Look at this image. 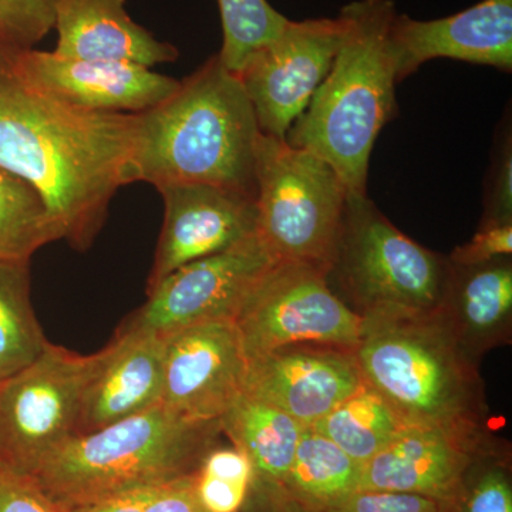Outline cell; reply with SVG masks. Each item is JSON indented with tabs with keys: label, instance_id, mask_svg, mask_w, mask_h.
Here are the masks:
<instances>
[{
	"label": "cell",
	"instance_id": "obj_1",
	"mask_svg": "<svg viewBox=\"0 0 512 512\" xmlns=\"http://www.w3.org/2000/svg\"><path fill=\"white\" fill-rule=\"evenodd\" d=\"M137 113L70 106L30 86L0 49V170L29 184L77 251L93 244L117 190L134 183Z\"/></svg>",
	"mask_w": 512,
	"mask_h": 512
},
{
	"label": "cell",
	"instance_id": "obj_2",
	"mask_svg": "<svg viewBox=\"0 0 512 512\" xmlns=\"http://www.w3.org/2000/svg\"><path fill=\"white\" fill-rule=\"evenodd\" d=\"M261 134L237 74L212 56L170 97L137 113L134 183L157 190L208 184L256 195Z\"/></svg>",
	"mask_w": 512,
	"mask_h": 512
},
{
	"label": "cell",
	"instance_id": "obj_3",
	"mask_svg": "<svg viewBox=\"0 0 512 512\" xmlns=\"http://www.w3.org/2000/svg\"><path fill=\"white\" fill-rule=\"evenodd\" d=\"M353 355L367 386L407 426L471 439L493 434L480 363L439 312L365 316Z\"/></svg>",
	"mask_w": 512,
	"mask_h": 512
},
{
	"label": "cell",
	"instance_id": "obj_4",
	"mask_svg": "<svg viewBox=\"0 0 512 512\" xmlns=\"http://www.w3.org/2000/svg\"><path fill=\"white\" fill-rule=\"evenodd\" d=\"M393 0H355L340 10L345 32L326 79L286 134L339 174L349 191L367 194L370 154L396 116Z\"/></svg>",
	"mask_w": 512,
	"mask_h": 512
},
{
	"label": "cell",
	"instance_id": "obj_5",
	"mask_svg": "<svg viewBox=\"0 0 512 512\" xmlns=\"http://www.w3.org/2000/svg\"><path fill=\"white\" fill-rule=\"evenodd\" d=\"M222 436L220 420L188 419L160 403L72 437L30 477L53 503L70 511L124 491L192 476Z\"/></svg>",
	"mask_w": 512,
	"mask_h": 512
},
{
	"label": "cell",
	"instance_id": "obj_6",
	"mask_svg": "<svg viewBox=\"0 0 512 512\" xmlns=\"http://www.w3.org/2000/svg\"><path fill=\"white\" fill-rule=\"evenodd\" d=\"M446 256L399 231L367 194L349 191L326 281L357 315H414L439 309Z\"/></svg>",
	"mask_w": 512,
	"mask_h": 512
},
{
	"label": "cell",
	"instance_id": "obj_7",
	"mask_svg": "<svg viewBox=\"0 0 512 512\" xmlns=\"http://www.w3.org/2000/svg\"><path fill=\"white\" fill-rule=\"evenodd\" d=\"M256 237L282 264L328 271L349 190L325 160L281 138L259 137Z\"/></svg>",
	"mask_w": 512,
	"mask_h": 512
},
{
	"label": "cell",
	"instance_id": "obj_8",
	"mask_svg": "<svg viewBox=\"0 0 512 512\" xmlns=\"http://www.w3.org/2000/svg\"><path fill=\"white\" fill-rule=\"evenodd\" d=\"M103 350L83 356L47 343L30 365L0 382V461L22 474L77 436L84 393Z\"/></svg>",
	"mask_w": 512,
	"mask_h": 512
},
{
	"label": "cell",
	"instance_id": "obj_9",
	"mask_svg": "<svg viewBox=\"0 0 512 512\" xmlns=\"http://www.w3.org/2000/svg\"><path fill=\"white\" fill-rule=\"evenodd\" d=\"M248 357L296 343L353 350L363 318L330 289L312 266L278 264L269 269L235 319Z\"/></svg>",
	"mask_w": 512,
	"mask_h": 512
},
{
	"label": "cell",
	"instance_id": "obj_10",
	"mask_svg": "<svg viewBox=\"0 0 512 512\" xmlns=\"http://www.w3.org/2000/svg\"><path fill=\"white\" fill-rule=\"evenodd\" d=\"M278 264L258 237L165 276L123 328L170 335L201 323L234 320L256 285Z\"/></svg>",
	"mask_w": 512,
	"mask_h": 512
},
{
	"label": "cell",
	"instance_id": "obj_11",
	"mask_svg": "<svg viewBox=\"0 0 512 512\" xmlns=\"http://www.w3.org/2000/svg\"><path fill=\"white\" fill-rule=\"evenodd\" d=\"M343 32L340 15L289 20L274 42L245 63L237 76L264 136L285 140L332 69Z\"/></svg>",
	"mask_w": 512,
	"mask_h": 512
},
{
	"label": "cell",
	"instance_id": "obj_12",
	"mask_svg": "<svg viewBox=\"0 0 512 512\" xmlns=\"http://www.w3.org/2000/svg\"><path fill=\"white\" fill-rule=\"evenodd\" d=\"M249 357L234 320L165 335L161 404L192 420H220L247 384Z\"/></svg>",
	"mask_w": 512,
	"mask_h": 512
},
{
	"label": "cell",
	"instance_id": "obj_13",
	"mask_svg": "<svg viewBox=\"0 0 512 512\" xmlns=\"http://www.w3.org/2000/svg\"><path fill=\"white\" fill-rule=\"evenodd\" d=\"M3 52L20 79L83 110L141 113L170 97L180 86L173 77L137 63L73 59L36 49L3 47Z\"/></svg>",
	"mask_w": 512,
	"mask_h": 512
},
{
	"label": "cell",
	"instance_id": "obj_14",
	"mask_svg": "<svg viewBox=\"0 0 512 512\" xmlns=\"http://www.w3.org/2000/svg\"><path fill=\"white\" fill-rule=\"evenodd\" d=\"M147 291L181 266L221 254L256 235V195L208 184L170 185Z\"/></svg>",
	"mask_w": 512,
	"mask_h": 512
},
{
	"label": "cell",
	"instance_id": "obj_15",
	"mask_svg": "<svg viewBox=\"0 0 512 512\" xmlns=\"http://www.w3.org/2000/svg\"><path fill=\"white\" fill-rule=\"evenodd\" d=\"M363 384L353 350L296 343L249 357L245 393L312 427Z\"/></svg>",
	"mask_w": 512,
	"mask_h": 512
},
{
	"label": "cell",
	"instance_id": "obj_16",
	"mask_svg": "<svg viewBox=\"0 0 512 512\" xmlns=\"http://www.w3.org/2000/svg\"><path fill=\"white\" fill-rule=\"evenodd\" d=\"M390 39L397 82L433 59H454L511 72L512 0H481L448 18L394 16Z\"/></svg>",
	"mask_w": 512,
	"mask_h": 512
},
{
	"label": "cell",
	"instance_id": "obj_17",
	"mask_svg": "<svg viewBox=\"0 0 512 512\" xmlns=\"http://www.w3.org/2000/svg\"><path fill=\"white\" fill-rule=\"evenodd\" d=\"M494 434L480 439L406 426L362 466L360 488L416 494L444 503Z\"/></svg>",
	"mask_w": 512,
	"mask_h": 512
},
{
	"label": "cell",
	"instance_id": "obj_18",
	"mask_svg": "<svg viewBox=\"0 0 512 512\" xmlns=\"http://www.w3.org/2000/svg\"><path fill=\"white\" fill-rule=\"evenodd\" d=\"M165 335L120 326L84 393L79 434L92 433L161 403Z\"/></svg>",
	"mask_w": 512,
	"mask_h": 512
},
{
	"label": "cell",
	"instance_id": "obj_19",
	"mask_svg": "<svg viewBox=\"0 0 512 512\" xmlns=\"http://www.w3.org/2000/svg\"><path fill=\"white\" fill-rule=\"evenodd\" d=\"M437 312L478 363L491 350L511 345L512 256L470 265L450 261Z\"/></svg>",
	"mask_w": 512,
	"mask_h": 512
},
{
	"label": "cell",
	"instance_id": "obj_20",
	"mask_svg": "<svg viewBox=\"0 0 512 512\" xmlns=\"http://www.w3.org/2000/svg\"><path fill=\"white\" fill-rule=\"evenodd\" d=\"M56 49L63 57L114 60L154 67L174 62L178 50L130 18L126 0H59Z\"/></svg>",
	"mask_w": 512,
	"mask_h": 512
},
{
	"label": "cell",
	"instance_id": "obj_21",
	"mask_svg": "<svg viewBox=\"0 0 512 512\" xmlns=\"http://www.w3.org/2000/svg\"><path fill=\"white\" fill-rule=\"evenodd\" d=\"M220 424L229 443L251 460L255 480L284 485L305 426L248 393L229 407Z\"/></svg>",
	"mask_w": 512,
	"mask_h": 512
},
{
	"label": "cell",
	"instance_id": "obj_22",
	"mask_svg": "<svg viewBox=\"0 0 512 512\" xmlns=\"http://www.w3.org/2000/svg\"><path fill=\"white\" fill-rule=\"evenodd\" d=\"M362 464L328 437L305 427L282 487L303 510L323 512L360 488Z\"/></svg>",
	"mask_w": 512,
	"mask_h": 512
},
{
	"label": "cell",
	"instance_id": "obj_23",
	"mask_svg": "<svg viewBox=\"0 0 512 512\" xmlns=\"http://www.w3.org/2000/svg\"><path fill=\"white\" fill-rule=\"evenodd\" d=\"M406 426L386 400L365 383L313 424L312 429L363 466L389 446Z\"/></svg>",
	"mask_w": 512,
	"mask_h": 512
},
{
	"label": "cell",
	"instance_id": "obj_24",
	"mask_svg": "<svg viewBox=\"0 0 512 512\" xmlns=\"http://www.w3.org/2000/svg\"><path fill=\"white\" fill-rule=\"evenodd\" d=\"M29 262L0 259V382L30 365L49 343L30 302Z\"/></svg>",
	"mask_w": 512,
	"mask_h": 512
},
{
	"label": "cell",
	"instance_id": "obj_25",
	"mask_svg": "<svg viewBox=\"0 0 512 512\" xmlns=\"http://www.w3.org/2000/svg\"><path fill=\"white\" fill-rule=\"evenodd\" d=\"M59 229L29 184L0 170V259L30 261L40 248L59 241Z\"/></svg>",
	"mask_w": 512,
	"mask_h": 512
},
{
	"label": "cell",
	"instance_id": "obj_26",
	"mask_svg": "<svg viewBox=\"0 0 512 512\" xmlns=\"http://www.w3.org/2000/svg\"><path fill=\"white\" fill-rule=\"evenodd\" d=\"M441 512H512V460L507 441L495 437L474 458Z\"/></svg>",
	"mask_w": 512,
	"mask_h": 512
},
{
	"label": "cell",
	"instance_id": "obj_27",
	"mask_svg": "<svg viewBox=\"0 0 512 512\" xmlns=\"http://www.w3.org/2000/svg\"><path fill=\"white\" fill-rule=\"evenodd\" d=\"M220 6L222 49L221 63L229 72L238 74L256 52L274 42L288 25L282 13L268 0H217Z\"/></svg>",
	"mask_w": 512,
	"mask_h": 512
},
{
	"label": "cell",
	"instance_id": "obj_28",
	"mask_svg": "<svg viewBox=\"0 0 512 512\" xmlns=\"http://www.w3.org/2000/svg\"><path fill=\"white\" fill-rule=\"evenodd\" d=\"M59 0H0V45L10 50L33 49L55 29Z\"/></svg>",
	"mask_w": 512,
	"mask_h": 512
},
{
	"label": "cell",
	"instance_id": "obj_29",
	"mask_svg": "<svg viewBox=\"0 0 512 512\" xmlns=\"http://www.w3.org/2000/svg\"><path fill=\"white\" fill-rule=\"evenodd\" d=\"M323 512H441L431 498L396 491L359 488L342 503Z\"/></svg>",
	"mask_w": 512,
	"mask_h": 512
},
{
	"label": "cell",
	"instance_id": "obj_30",
	"mask_svg": "<svg viewBox=\"0 0 512 512\" xmlns=\"http://www.w3.org/2000/svg\"><path fill=\"white\" fill-rule=\"evenodd\" d=\"M0 512H66L28 474L0 461Z\"/></svg>",
	"mask_w": 512,
	"mask_h": 512
},
{
	"label": "cell",
	"instance_id": "obj_31",
	"mask_svg": "<svg viewBox=\"0 0 512 512\" xmlns=\"http://www.w3.org/2000/svg\"><path fill=\"white\" fill-rule=\"evenodd\" d=\"M481 221L512 222V144L511 133L500 141L497 158L488 181Z\"/></svg>",
	"mask_w": 512,
	"mask_h": 512
},
{
	"label": "cell",
	"instance_id": "obj_32",
	"mask_svg": "<svg viewBox=\"0 0 512 512\" xmlns=\"http://www.w3.org/2000/svg\"><path fill=\"white\" fill-rule=\"evenodd\" d=\"M512 255V222L481 221L476 235L448 256L453 264L470 265Z\"/></svg>",
	"mask_w": 512,
	"mask_h": 512
},
{
	"label": "cell",
	"instance_id": "obj_33",
	"mask_svg": "<svg viewBox=\"0 0 512 512\" xmlns=\"http://www.w3.org/2000/svg\"><path fill=\"white\" fill-rule=\"evenodd\" d=\"M251 485L211 476L200 470L194 474L195 495L205 512H241L247 503Z\"/></svg>",
	"mask_w": 512,
	"mask_h": 512
},
{
	"label": "cell",
	"instance_id": "obj_34",
	"mask_svg": "<svg viewBox=\"0 0 512 512\" xmlns=\"http://www.w3.org/2000/svg\"><path fill=\"white\" fill-rule=\"evenodd\" d=\"M143 512H205L194 491V474L156 485Z\"/></svg>",
	"mask_w": 512,
	"mask_h": 512
},
{
	"label": "cell",
	"instance_id": "obj_35",
	"mask_svg": "<svg viewBox=\"0 0 512 512\" xmlns=\"http://www.w3.org/2000/svg\"><path fill=\"white\" fill-rule=\"evenodd\" d=\"M241 512H308L286 493L282 485L255 480Z\"/></svg>",
	"mask_w": 512,
	"mask_h": 512
},
{
	"label": "cell",
	"instance_id": "obj_36",
	"mask_svg": "<svg viewBox=\"0 0 512 512\" xmlns=\"http://www.w3.org/2000/svg\"><path fill=\"white\" fill-rule=\"evenodd\" d=\"M153 487L136 488L124 493L111 495L97 503L84 505L66 512H143Z\"/></svg>",
	"mask_w": 512,
	"mask_h": 512
},
{
	"label": "cell",
	"instance_id": "obj_37",
	"mask_svg": "<svg viewBox=\"0 0 512 512\" xmlns=\"http://www.w3.org/2000/svg\"><path fill=\"white\" fill-rule=\"evenodd\" d=\"M0 49H2V45H0Z\"/></svg>",
	"mask_w": 512,
	"mask_h": 512
}]
</instances>
